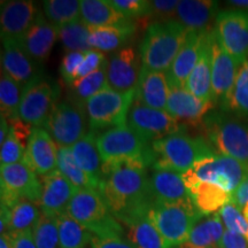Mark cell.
<instances>
[{"label": "cell", "mask_w": 248, "mask_h": 248, "mask_svg": "<svg viewBox=\"0 0 248 248\" xmlns=\"http://www.w3.org/2000/svg\"><path fill=\"white\" fill-rule=\"evenodd\" d=\"M27 146L18 140L13 130L11 129L8 137L6 138L4 144H1V152H0V161L1 166H9L22 162L26 156Z\"/></svg>", "instance_id": "44"}, {"label": "cell", "mask_w": 248, "mask_h": 248, "mask_svg": "<svg viewBox=\"0 0 248 248\" xmlns=\"http://www.w3.org/2000/svg\"><path fill=\"white\" fill-rule=\"evenodd\" d=\"M58 37V28L49 22L44 14L39 13L32 27L18 43L33 61L42 64L48 58Z\"/></svg>", "instance_id": "22"}, {"label": "cell", "mask_w": 248, "mask_h": 248, "mask_svg": "<svg viewBox=\"0 0 248 248\" xmlns=\"http://www.w3.org/2000/svg\"><path fill=\"white\" fill-rule=\"evenodd\" d=\"M148 216L168 248H178L184 244L202 217L192 200L181 202L154 201Z\"/></svg>", "instance_id": "6"}, {"label": "cell", "mask_w": 248, "mask_h": 248, "mask_svg": "<svg viewBox=\"0 0 248 248\" xmlns=\"http://www.w3.org/2000/svg\"><path fill=\"white\" fill-rule=\"evenodd\" d=\"M91 248H135L123 237H97L93 235Z\"/></svg>", "instance_id": "49"}, {"label": "cell", "mask_w": 248, "mask_h": 248, "mask_svg": "<svg viewBox=\"0 0 248 248\" xmlns=\"http://www.w3.org/2000/svg\"><path fill=\"white\" fill-rule=\"evenodd\" d=\"M150 176L155 201L181 202L192 200L182 173L172 170L153 169Z\"/></svg>", "instance_id": "27"}, {"label": "cell", "mask_w": 248, "mask_h": 248, "mask_svg": "<svg viewBox=\"0 0 248 248\" xmlns=\"http://www.w3.org/2000/svg\"><path fill=\"white\" fill-rule=\"evenodd\" d=\"M23 88L16 80L8 76L5 71H1L0 79V109L1 115L6 117L8 122L20 119L18 109H20L21 99H22Z\"/></svg>", "instance_id": "39"}, {"label": "cell", "mask_w": 248, "mask_h": 248, "mask_svg": "<svg viewBox=\"0 0 248 248\" xmlns=\"http://www.w3.org/2000/svg\"><path fill=\"white\" fill-rule=\"evenodd\" d=\"M58 170L75 186L77 190L92 188V190L98 191L100 182L80 169V167L74 159L70 147H59Z\"/></svg>", "instance_id": "36"}, {"label": "cell", "mask_w": 248, "mask_h": 248, "mask_svg": "<svg viewBox=\"0 0 248 248\" xmlns=\"http://www.w3.org/2000/svg\"><path fill=\"white\" fill-rule=\"evenodd\" d=\"M97 144L102 163L135 161L148 169L156 160L153 142L141 138L128 124L102 131Z\"/></svg>", "instance_id": "5"}, {"label": "cell", "mask_w": 248, "mask_h": 248, "mask_svg": "<svg viewBox=\"0 0 248 248\" xmlns=\"http://www.w3.org/2000/svg\"><path fill=\"white\" fill-rule=\"evenodd\" d=\"M67 213L97 237H122L124 230L97 190H77Z\"/></svg>", "instance_id": "7"}, {"label": "cell", "mask_w": 248, "mask_h": 248, "mask_svg": "<svg viewBox=\"0 0 248 248\" xmlns=\"http://www.w3.org/2000/svg\"><path fill=\"white\" fill-rule=\"evenodd\" d=\"M178 4V0H153L151 1V17L157 18V21L171 20Z\"/></svg>", "instance_id": "48"}, {"label": "cell", "mask_w": 248, "mask_h": 248, "mask_svg": "<svg viewBox=\"0 0 248 248\" xmlns=\"http://www.w3.org/2000/svg\"><path fill=\"white\" fill-rule=\"evenodd\" d=\"M85 53L83 52H67L64 57L62 58L60 64V74L62 79L69 88L77 82V74L78 69L84 60Z\"/></svg>", "instance_id": "46"}, {"label": "cell", "mask_w": 248, "mask_h": 248, "mask_svg": "<svg viewBox=\"0 0 248 248\" xmlns=\"http://www.w3.org/2000/svg\"><path fill=\"white\" fill-rule=\"evenodd\" d=\"M219 108L225 113L248 119V58L238 70L231 93L219 104Z\"/></svg>", "instance_id": "34"}, {"label": "cell", "mask_w": 248, "mask_h": 248, "mask_svg": "<svg viewBox=\"0 0 248 248\" xmlns=\"http://www.w3.org/2000/svg\"><path fill=\"white\" fill-rule=\"evenodd\" d=\"M182 176L187 188L200 182L213 183L233 195L241 183L248 177V167L233 157L213 154L198 160Z\"/></svg>", "instance_id": "8"}, {"label": "cell", "mask_w": 248, "mask_h": 248, "mask_svg": "<svg viewBox=\"0 0 248 248\" xmlns=\"http://www.w3.org/2000/svg\"><path fill=\"white\" fill-rule=\"evenodd\" d=\"M0 186L1 204L9 209L21 199L30 200L38 206L42 182L24 161L0 167Z\"/></svg>", "instance_id": "12"}, {"label": "cell", "mask_w": 248, "mask_h": 248, "mask_svg": "<svg viewBox=\"0 0 248 248\" xmlns=\"http://www.w3.org/2000/svg\"><path fill=\"white\" fill-rule=\"evenodd\" d=\"M0 145L4 144L6 138L8 137L9 131H11V125H9V122L6 120L5 116H0Z\"/></svg>", "instance_id": "53"}, {"label": "cell", "mask_w": 248, "mask_h": 248, "mask_svg": "<svg viewBox=\"0 0 248 248\" xmlns=\"http://www.w3.org/2000/svg\"><path fill=\"white\" fill-rule=\"evenodd\" d=\"M33 240L37 248H59L58 216L42 212L32 228Z\"/></svg>", "instance_id": "42"}, {"label": "cell", "mask_w": 248, "mask_h": 248, "mask_svg": "<svg viewBox=\"0 0 248 248\" xmlns=\"http://www.w3.org/2000/svg\"><path fill=\"white\" fill-rule=\"evenodd\" d=\"M204 32H195V31H188L184 45L182 46L181 51L175 61L167 71V77L170 84H175L185 88L186 82L191 73L193 71L195 64L199 60L201 46H202Z\"/></svg>", "instance_id": "25"}, {"label": "cell", "mask_w": 248, "mask_h": 248, "mask_svg": "<svg viewBox=\"0 0 248 248\" xmlns=\"http://www.w3.org/2000/svg\"><path fill=\"white\" fill-rule=\"evenodd\" d=\"M219 215L226 230L245 238L248 243V219L234 203H229L219 210Z\"/></svg>", "instance_id": "43"}, {"label": "cell", "mask_w": 248, "mask_h": 248, "mask_svg": "<svg viewBox=\"0 0 248 248\" xmlns=\"http://www.w3.org/2000/svg\"><path fill=\"white\" fill-rule=\"evenodd\" d=\"M187 35L186 28L175 18L152 22L139 46L141 66L153 71L167 73Z\"/></svg>", "instance_id": "2"}, {"label": "cell", "mask_w": 248, "mask_h": 248, "mask_svg": "<svg viewBox=\"0 0 248 248\" xmlns=\"http://www.w3.org/2000/svg\"><path fill=\"white\" fill-rule=\"evenodd\" d=\"M97 137V132L90 131L75 145H73L70 150L80 169L100 182L102 160L99 153Z\"/></svg>", "instance_id": "33"}, {"label": "cell", "mask_w": 248, "mask_h": 248, "mask_svg": "<svg viewBox=\"0 0 248 248\" xmlns=\"http://www.w3.org/2000/svg\"><path fill=\"white\" fill-rule=\"evenodd\" d=\"M228 4L234 6L235 8H243L248 11V0H230L228 1Z\"/></svg>", "instance_id": "55"}, {"label": "cell", "mask_w": 248, "mask_h": 248, "mask_svg": "<svg viewBox=\"0 0 248 248\" xmlns=\"http://www.w3.org/2000/svg\"><path fill=\"white\" fill-rule=\"evenodd\" d=\"M0 248H14V240L11 234H1V237H0Z\"/></svg>", "instance_id": "54"}, {"label": "cell", "mask_w": 248, "mask_h": 248, "mask_svg": "<svg viewBox=\"0 0 248 248\" xmlns=\"http://www.w3.org/2000/svg\"><path fill=\"white\" fill-rule=\"evenodd\" d=\"M58 150L57 142L45 129L33 128L23 161L43 177L58 170Z\"/></svg>", "instance_id": "20"}, {"label": "cell", "mask_w": 248, "mask_h": 248, "mask_svg": "<svg viewBox=\"0 0 248 248\" xmlns=\"http://www.w3.org/2000/svg\"><path fill=\"white\" fill-rule=\"evenodd\" d=\"M188 192L194 207L202 216L213 215L232 202V194L213 183H197Z\"/></svg>", "instance_id": "30"}, {"label": "cell", "mask_w": 248, "mask_h": 248, "mask_svg": "<svg viewBox=\"0 0 248 248\" xmlns=\"http://www.w3.org/2000/svg\"><path fill=\"white\" fill-rule=\"evenodd\" d=\"M218 2L212 0H181L175 13L177 20L187 31L204 32L212 29L210 23L218 12Z\"/></svg>", "instance_id": "24"}, {"label": "cell", "mask_w": 248, "mask_h": 248, "mask_svg": "<svg viewBox=\"0 0 248 248\" xmlns=\"http://www.w3.org/2000/svg\"><path fill=\"white\" fill-rule=\"evenodd\" d=\"M203 138L218 155L248 167V121L225 111H210L201 123Z\"/></svg>", "instance_id": "3"}, {"label": "cell", "mask_w": 248, "mask_h": 248, "mask_svg": "<svg viewBox=\"0 0 248 248\" xmlns=\"http://www.w3.org/2000/svg\"><path fill=\"white\" fill-rule=\"evenodd\" d=\"M89 27V26H88ZM91 48L104 52L120 51L136 32L135 23L109 27H89Z\"/></svg>", "instance_id": "28"}, {"label": "cell", "mask_w": 248, "mask_h": 248, "mask_svg": "<svg viewBox=\"0 0 248 248\" xmlns=\"http://www.w3.org/2000/svg\"><path fill=\"white\" fill-rule=\"evenodd\" d=\"M169 95V82L166 73L141 67L135 90V101L154 109L166 110Z\"/></svg>", "instance_id": "23"}, {"label": "cell", "mask_w": 248, "mask_h": 248, "mask_svg": "<svg viewBox=\"0 0 248 248\" xmlns=\"http://www.w3.org/2000/svg\"><path fill=\"white\" fill-rule=\"evenodd\" d=\"M58 226L60 248H86L91 245L92 232L67 212L58 215Z\"/></svg>", "instance_id": "35"}, {"label": "cell", "mask_w": 248, "mask_h": 248, "mask_svg": "<svg viewBox=\"0 0 248 248\" xmlns=\"http://www.w3.org/2000/svg\"><path fill=\"white\" fill-rule=\"evenodd\" d=\"M214 106V102L201 100L186 88L169 83L166 111L182 125H201Z\"/></svg>", "instance_id": "15"}, {"label": "cell", "mask_w": 248, "mask_h": 248, "mask_svg": "<svg viewBox=\"0 0 248 248\" xmlns=\"http://www.w3.org/2000/svg\"><path fill=\"white\" fill-rule=\"evenodd\" d=\"M212 30H208L203 37L199 60L186 82L185 88L195 97L203 101L213 100L212 88Z\"/></svg>", "instance_id": "26"}, {"label": "cell", "mask_w": 248, "mask_h": 248, "mask_svg": "<svg viewBox=\"0 0 248 248\" xmlns=\"http://www.w3.org/2000/svg\"><path fill=\"white\" fill-rule=\"evenodd\" d=\"M107 64L108 61L102 64L100 69L77 80L71 88V91H73L70 97L71 102L78 105V106L85 107L86 101L90 98L109 88L107 76Z\"/></svg>", "instance_id": "37"}, {"label": "cell", "mask_w": 248, "mask_h": 248, "mask_svg": "<svg viewBox=\"0 0 248 248\" xmlns=\"http://www.w3.org/2000/svg\"><path fill=\"white\" fill-rule=\"evenodd\" d=\"M224 229L219 213L204 217L195 224L188 239L178 248H219Z\"/></svg>", "instance_id": "32"}, {"label": "cell", "mask_w": 248, "mask_h": 248, "mask_svg": "<svg viewBox=\"0 0 248 248\" xmlns=\"http://www.w3.org/2000/svg\"><path fill=\"white\" fill-rule=\"evenodd\" d=\"M241 212H243L244 216L246 217V218L248 219V201L243 206V208H241Z\"/></svg>", "instance_id": "56"}, {"label": "cell", "mask_w": 248, "mask_h": 248, "mask_svg": "<svg viewBox=\"0 0 248 248\" xmlns=\"http://www.w3.org/2000/svg\"><path fill=\"white\" fill-rule=\"evenodd\" d=\"M248 201V177L241 183L237 191L232 195V203H234L241 210L243 206Z\"/></svg>", "instance_id": "52"}, {"label": "cell", "mask_w": 248, "mask_h": 248, "mask_svg": "<svg viewBox=\"0 0 248 248\" xmlns=\"http://www.w3.org/2000/svg\"><path fill=\"white\" fill-rule=\"evenodd\" d=\"M152 145L156 155L152 169L172 170L179 173L190 170L198 160L216 154L202 136L192 137L185 130L154 141Z\"/></svg>", "instance_id": "4"}, {"label": "cell", "mask_w": 248, "mask_h": 248, "mask_svg": "<svg viewBox=\"0 0 248 248\" xmlns=\"http://www.w3.org/2000/svg\"><path fill=\"white\" fill-rule=\"evenodd\" d=\"M98 192L120 223L148 213L155 201L147 170L130 167L101 170Z\"/></svg>", "instance_id": "1"}, {"label": "cell", "mask_w": 248, "mask_h": 248, "mask_svg": "<svg viewBox=\"0 0 248 248\" xmlns=\"http://www.w3.org/2000/svg\"><path fill=\"white\" fill-rule=\"evenodd\" d=\"M140 63V55L132 47H124L115 52L107 64L109 88L119 92L136 90L142 67Z\"/></svg>", "instance_id": "17"}, {"label": "cell", "mask_w": 248, "mask_h": 248, "mask_svg": "<svg viewBox=\"0 0 248 248\" xmlns=\"http://www.w3.org/2000/svg\"><path fill=\"white\" fill-rule=\"evenodd\" d=\"M126 124L150 142L160 140L186 128L172 119L166 110L154 109L137 101H133L130 108Z\"/></svg>", "instance_id": "14"}, {"label": "cell", "mask_w": 248, "mask_h": 248, "mask_svg": "<svg viewBox=\"0 0 248 248\" xmlns=\"http://www.w3.org/2000/svg\"><path fill=\"white\" fill-rule=\"evenodd\" d=\"M42 210L32 201L21 199L11 208V223L7 233L16 234L32 229L39 218Z\"/></svg>", "instance_id": "41"}, {"label": "cell", "mask_w": 248, "mask_h": 248, "mask_svg": "<svg viewBox=\"0 0 248 248\" xmlns=\"http://www.w3.org/2000/svg\"><path fill=\"white\" fill-rule=\"evenodd\" d=\"M44 129L59 147H71L90 132L85 107L71 101L59 102L52 110Z\"/></svg>", "instance_id": "11"}, {"label": "cell", "mask_w": 248, "mask_h": 248, "mask_svg": "<svg viewBox=\"0 0 248 248\" xmlns=\"http://www.w3.org/2000/svg\"><path fill=\"white\" fill-rule=\"evenodd\" d=\"M42 195L38 207L42 212L61 215L66 213L68 204L76 193L77 188L59 170L40 177Z\"/></svg>", "instance_id": "21"}, {"label": "cell", "mask_w": 248, "mask_h": 248, "mask_svg": "<svg viewBox=\"0 0 248 248\" xmlns=\"http://www.w3.org/2000/svg\"><path fill=\"white\" fill-rule=\"evenodd\" d=\"M135 101V90L119 92L108 88L90 98L85 104L90 131L99 132L126 124L130 108Z\"/></svg>", "instance_id": "9"}, {"label": "cell", "mask_w": 248, "mask_h": 248, "mask_svg": "<svg viewBox=\"0 0 248 248\" xmlns=\"http://www.w3.org/2000/svg\"><path fill=\"white\" fill-rule=\"evenodd\" d=\"M126 229V239L135 248H168L148 213L121 223Z\"/></svg>", "instance_id": "29"}, {"label": "cell", "mask_w": 248, "mask_h": 248, "mask_svg": "<svg viewBox=\"0 0 248 248\" xmlns=\"http://www.w3.org/2000/svg\"><path fill=\"white\" fill-rule=\"evenodd\" d=\"M239 64L223 47L216 31L212 30V88L214 104L229 97L237 78Z\"/></svg>", "instance_id": "16"}, {"label": "cell", "mask_w": 248, "mask_h": 248, "mask_svg": "<svg viewBox=\"0 0 248 248\" xmlns=\"http://www.w3.org/2000/svg\"><path fill=\"white\" fill-rule=\"evenodd\" d=\"M61 89L57 82L40 76L23 88L18 117L33 128L44 126L59 104Z\"/></svg>", "instance_id": "10"}, {"label": "cell", "mask_w": 248, "mask_h": 248, "mask_svg": "<svg viewBox=\"0 0 248 248\" xmlns=\"http://www.w3.org/2000/svg\"><path fill=\"white\" fill-rule=\"evenodd\" d=\"M11 235L14 240V248H37L35 240H33L32 229H28L20 233Z\"/></svg>", "instance_id": "51"}, {"label": "cell", "mask_w": 248, "mask_h": 248, "mask_svg": "<svg viewBox=\"0 0 248 248\" xmlns=\"http://www.w3.org/2000/svg\"><path fill=\"white\" fill-rule=\"evenodd\" d=\"M117 11L129 18L151 17V1L147 0H109Z\"/></svg>", "instance_id": "45"}, {"label": "cell", "mask_w": 248, "mask_h": 248, "mask_svg": "<svg viewBox=\"0 0 248 248\" xmlns=\"http://www.w3.org/2000/svg\"><path fill=\"white\" fill-rule=\"evenodd\" d=\"M219 248H248V243L241 235L225 230Z\"/></svg>", "instance_id": "50"}, {"label": "cell", "mask_w": 248, "mask_h": 248, "mask_svg": "<svg viewBox=\"0 0 248 248\" xmlns=\"http://www.w3.org/2000/svg\"><path fill=\"white\" fill-rule=\"evenodd\" d=\"M38 9L33 1L29 0H8L1 1L0 28L1 39L21 40L32 27L38 15Z\"/></svg>", "instance_id": "18"}, {"label": "cell", "mask_w": 248, "mask_h": 248, "mask_svg": "<svg viewBox=\"0 0 248 248\" xmlns=\"http://www.w3.org/2000/svg\"><path fill=\"white\" fill-rule=\"evenodd\" d=\"M107 60L105 59V55L102 52L97 51V49H91V51L86 52L84 60L80 64L78 74H77V80L83 78V77L90 75V74L94 73L98 69H100L102 64Z\"/></svg>", "instance_id": "47"}, {"label": "cell", "mask_w": 248, "mask_h": 248, "mask_svg": "<svg viewBox=\"0 0 248 248\" xmlns=\"http://www.w3.org/2000/svg\"><path fill=\"white\" fill-rule=\"evenodd\" d=\"M80 18L89 27H109L131 23L126 17L106 0H82Z\"/></svg>", "instance_id": "31"}, {"label": "cell", "mask_w": 248, "mask_h": 248, "mask_svg": "<svg viewBox=\"0 0 248 248\" xmlns=\"http://www.w3.org/2000/svg\"><path fill=\"white\" fill-rule=\"evenodd\" d=\"M58 35L63 47L67 52H86L91 51V46L89 43L90 31L88 24L80 20L73 22L68 26H64L58 29Z\"/></svg>", "instance_id": "40"}, {"label": "cell", "mask_w": 248, "mask_h": 248, "mask_svg": "<svg viewBox=\"0 0 248 248\" xmlns=\"http://www.w3.org/2000/svg\"><path fill=\"white\" fill-rule=\"evenodd\" d=\"M43 9L46 18L58 29L80 20L78 0H46Z\"/></svg>", "instance_id": "38"}, {"label": "cell", "mask_w": 248, "mask_h": 248, "mask_svg": "<svg viewBox=\"0 0 248 248\" xmlns=\"http://www.w3.org/2000/svg\"><path fill=\"white\" fill-rule=\"evenodd\" d=\"M214 29L223 47L240 67L248 58L247 9H226L218 12Z\"/></svg>", "instance_id": "13"}, {"label": "cell", "mask_w": 248, "mask_h": 248, "mask_svg": "<svg viewBox=\"0 0 248 248\" xmlns=\"http://www.w3.org/2000/svg\"><path fill=\"white\" fill-rule=\"evenodd\" d=\"M1 42L2 71L16 80L22 88L42 76L40 64L26 53L17 40L2 38Z\"/></svg>", "instance_id": "19"}]
</instances>
